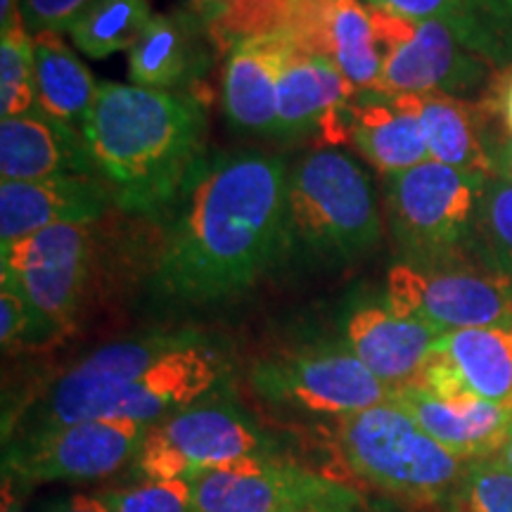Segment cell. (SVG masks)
Returning a JSON list of instances; mask_svg holds the SVG:
<instances>
[{
	"label": "cell",
	"instance_id": "9",
	"mask_svg": "<svg viewBox=\"0 0 512 512\" xmlns=\"http://www.w3.org/2000/svg\"><path fill=\"white\" fill-rule=\"evenodd\" d=\"M382 50V74L377 93H475L489 79V62L472 53L444 24L413 19L368 5Z\"/></svg>",
	"mask_w": 512,
	"mask_h": 512
},
{
	"label": "cell",
	"instance_id": "23",
	"mask_svg": "<svg viewBox=\"0 0 512 512\" xmlns=\"http://www.w3.org/2000/svg\"><path fill=\"white\" fill-rule=\"evenodd\" d=\"M373 8L444 24L494 69L512 64V0H366Z\"/></svg>",
	"mask_w": 512,
	"mask_h": 512
},
{
	"label": "cell",
	"instance_id": "42",
	"mask_svg": "<svg viewBox=\"0 0 512 512\" xmlns=\"http://www.w3.org/2000/svg\"><path fill=\"white\" fill-rule=\"evenodd\" d=\"M5 512H19V510H5Z\"/></svg>",
	"mask_w": 512,
	"mask_h": 512
},
{
	"label": "cell",
	"instance_id": "12",
	"mask_svg": "<svg viewBox=\"0 0 512 512\" xmlns=\"http://www.w3.org/2000/svg\"><path fill=\"white\" fill-rule=\"evenodd\" d=\"M93 261V223H62L0 247V280L22 294L57 335L79 313Z\"/></svg>",
	"mask_w": 512,
	"mask_h": 512
},
{
	"label": "cell",
	"instance_id": "31",
	"mask_svg": "<svg viewBox=\"0 0 512 512\" xmlns=\"http://www.w3.org/2000/svg\"><path fill=\"white\" fill-rule=\"evenodd\" d=\"M451 512H512V470L498 458L467 463L458 489L448 501Z\"/></svg>",
	"mask_w": 512,
	"mask_h": 512
},
{
	"label": "cell",
	"instance_id": "11",
	"mask_svg": "<svg viewBox=\"0 0 512 512\" xmlns=\"http://www.w3.org/2000/svg\"><path fill=\"white\" fill-rule=\"evenodd\" d=\"M382 299L396 313L441 332L512 323V285L482 264L418 268L396 264Z\"/></svg>",
	"mask_w": 512,
	"mask_h": 512
},
{
	"label": "cell",
	"instance_id": "26",
	"mask_svg": "<svg viewBox=\"0 0 512 512\" xmlns=\"http://www.w3.org/2000/svg\"><path fill=\"white\" fill-rule=\"evenodd\" d=\"M34 64L36 110L55 124L81 131L100 81L55 31L34 36Z\"/></svg>",
	"mask_w": 512,
	"mask_h": 512
},
{
	"label": "cell",
	"instance_id": "6",
	"mask_svg": "<svg viewBox=\"0 0 512 512\" xmlns=\"http://www.w3.org/2000/svg\"><path fill=\"white\" fill-rule=\"evenodd\" d=\"M264 453H278V441L228 389L147 425L136 458L128 465V477L133 482H192L216 467Z\"/></svg>",
	"mask_w": 512,
	"mask_h": 512
},
{
	"label": "cell",
	"instance_id": "40",
	"mask_svg": "<svg viewBox=\"0 0 512 512\" xmlns=\"http://www.w3.org/2000/svg\"><path fill=\"white\" fill-rule=\"evenodd\" d=\"M501 107H503L505 124H508V131L512 133V76L508 79V86H505V93H503Z\"/></svg>",
	"mask_w": 512,
	"mask_h": 512
},
{
	"label": "cell",
	"instance_id": "37",
	"mask_svg": "<svg viewBox=\"0 0 512 512\" xmlns=\"http://www.w3.org/2000/svg\"><path fill=\"white\" fill-rule=\"evenodd\" d=\"M185 5H188L190 12H195V15L207 24L209 31H214L219 27L223 15H226L230 0H185Z\"/></svg>",
	"mask_w": 512,
	"mask_h": 512
},
{
	"label": "cell",
	"instance_id": "14",
	"mask_svg": "<svg viewBox=\"0 0 512 512\" xmlns=\"http://www.w3.org/2000/svg\"><path fill=\"white\" fill-rule=\"evenodd\" d=\"M190 484L195 512H287L325 494L335 479L264 453L204 472Z\"/></svg>",
	"mask_w": 512,
	"mask_h": 512
},
{
	"label": "cell",
	"instance_id": "24",
	"mask_svg": "<svg viewBox=\"0 0 512 512\" xmlns=\"http://www.w3.org/2000/svg\"><path fill=\"white\" fill-rule=\"evenodd\" d=\"M349 143L382 176L408 171L430 159L418 119L380 93L351 102Z\"/></svg>",
	"mask_w": 512,
	"mask_h": 512
},
{
	"label": "cell",
	"instance_id": "38",
	"mask_svg": "<svg viewBox=\"0 0 512 512\" xmlns=\"http://www.w3.org/2000/svg\"><path fill=\"white\" fill-rule=\"evenodd\" d=\"M494 176L512 183V133L501 143H494Z\"/></svg>",
	"mask_w": 512,
	"mask_h": 512
},
{
	"label": "cell",
	"instance_id": "19",
	"mask_svg": "<svg viewBox=\"0 0 512 512\" xmlns=\"http://www.w3.org/2000/svg\"><path fill=\"white\" fill-rule=\"evenodd\" d=\"M297 50L302 48L283 34L247 36L230 48L223 69V112L230 124L275 136L280 76Z\"/></svg>",
	"mask_w": 512,
	"mask_h": 512
},
{
	"label": "cell",
	"instance_id": "33",
	"mask_svg": "<svg viewBox=\"0 0 512 512\" xmlns=\"http://www.w3.org/2000/svg\"><path fill=\"white\" fill-rule=\"evenodd\" d=\"M57 332L10 283L0 280V342L3 349L48 342Z\"/></svg>",
	"mask_w": 512,
	"mask_h": 512
},
{
	"label": "cell",
	"instance_id": "8",
	"mask_svg": "<svg viewBox=\"0 0 512 512\" xmlns=\"http://www.w3.org/2000/svg\"><path fill=\"white\" fill-rule=\"evenodd\" d=\"M147 425L133 420H83L5 441V479L22 486L98 482L131 465Z\"/></svg>",
	"mask_w": 512,
	"mask_h": 512
},
{
	"label": "cell",
	"instance_id": "2",
	"mask_svg": "<svg viewBox=\"0 0 512 512\" xmlns=\"http://www.w3.org/2000/svg\"><path fill=\"white\" fill-rule=\"evenodd\" d=\"M207 105L192 91L100 81L81 133L93 174L128 214L166 219L207 159Z\"/></svg>",
	"mask_w": 512,
	"mask_h": 512
},
{
	"label": "cell",
	"instance_id": "7",
	"mask_svg": "<svg viewBox=\"0 0 512 512\" xmlns=\"http://www.w3.org/2000/svg\"><path fill=\"white\" fill-rule=\"evenodd\" d=\"M249 384L271 408L304 418L342 420L392 401V387L370 373L339 339L261 358Z\"/></svg>",
	"mask_w": 512,
	"mask_h": 512
},
{
	"label": "cell",
	"instance_id": "25",
	"mask_svg": "<svg viewBox=\"0 0 512 512\" xmlns=\"http://www.w3.org/2000/svg\"><path fill=\"white\" fill-rule=\"evenodd\" d=\"M434 354L467 394L512 406V323L444 332Z\"/></svg>",
	"mask_w": 512,
	"mask_h": 512
},
{
	"label": "cell",
	"instance_id": "16",
	"mask_svg": "<svg viewBox=\"0 0 512 512\" xmlns=\"http://www.w3.org/2000/svg\"><path fill=\"white\" fill-rule=\"evenodd\" d=\"M392 403L465 463L496 458L512 427V406L477 399L472 394L439 396L418 382L396 387Z\"/></svg>",
	"mask_w": 512,
	"mask_h": 512
},
{
	"label": "cell",
	"instance_id": "28",
	"mask_svg": "<svg viewBox=\"0 0 512 512\" xmlns=\"http://www.w3.org/2000/svg\"><path fill=\"white\" fill-rule=\"evenodd\" d=\"M155 17L147 0H91L69 27L74 46L91 60L131 53Z\"/></svg>",
	"mask_w": 512,
	"mask_h": 512
},
{
	"label": "cell",
	"instance_id": "36",
	"mask_svg": "<svg viewBox=\"0 0 512 512\" xmlns=\"http://www.w3.org/2000/svg\"><path fill=\"white\" fill-rule=\"evenodd\" d=\"M38 512H112L107 508V503L102 501V496H83V494H74V496H62L55 498L43 505Z\"/></svg>",
	"mask_w": 512,
	"mask_h": 512
},
{
	"label": "cell",
	"instance_id": "39",
	"mask_svg": "<svg viewBox=\"0 0 512 512\" xmlns=\"http://www.w3.org/2000/svg\"><path fill=\"white\" fill-rule=\"evenodd\" d=\"M24 24L22 0H0V31H8Z\"/></svg>",
	"mask_w": 512,
	"mask_h": 512
},
{
	"label": "cell",
	"instance_id": "27",
	"mask_svg": "<svg viewBox=\"0 0 512 512\" xmlns=\"http://www.w3.org/2000/svg\"><path fill=\"white\" fill-rule=\"evenodd\" d=\"M328 57L358 93H377L382 50L366 0H335L328 19Z\"/></svg>",
	"mask_w": 512,
	"mask_h": 512
},
{
	"label": "cell",
	"instance_id": "35",
	"mask_svg": "<svg viewBox=\"0 0 512 512\" xmlns=\"http://www.w3.org/2000/svg\"><path fill=\"white\" fill-rule=\"evenodd\" d=\"M287 512H389L382 503L370 501L361 491L351 489V486L335 482L325 494H320L311 501H306L297 508Z\"/></svg>",
	"mask_w": 512,
	"mask_h": 512
},
{
	"label": "cell",
	"instance_id": "29",
	"mask_svg": "<svg viewBox=\"0 0 512 512\" xmlns=\"http://www.w3.org/2000/svg\"><path fill=\"white\" fill-rule=\"evenodd\" d=\"M472 254L477 264L512 285V183L489 178L477 209Z\"/></svg>",
	"mask_w": 512,
	"mask_h": 512
},
{
	"label": "cell",
	"instance_id": "41",
	"mask_svg": "<svg viewBox=\"0 0 512 512\" xmlns=\"http://www.w3.org/2000/svg\"><path fill=\"white\" fill-rule=\"evenodd\" d=\"M496 458L501 460V463H503L505 467H510V470H512V427H510L508 441H505L503 448H501V451H498V456H496Z\"/></svg>",
	"mask_w": 512,
	"mask_h": 512
},
{
	"label": "cell",
	"instance_id": "1",
	"mask_svg": "<svg viewBox=\"0 0 512 512\" xmlns=\"http://www.w3.org/2000/svg\"><path fill=\"white\" fill-rule=\"evenodd\" d=\"M287 166L264 152L209 155L169 211L152 287L174 304H219L247 292L290 254Z\"/></svg>",
	"mask_w": 512,
	"mask_h": 512
},
{
	"label": "cell",
	"instance_id": "32",
	"mask_svg": "<svg viewBox=\"0 0 512 512\" xmlns=\"http://www.w3.org/2000/svg\"><path fill=\"white\" fill-rule=\"evenodd\" d=\"M100 496L112 512H195L188 479H145Z\"/></svg>",
	"mask_w": 512,
	"mask_h": 512
},
{
	"label": "cell",
	"instance_id": "15",
	"mask_svg": "<svg viewBox=\"0 0 512 512\" xmlns=\"http://www.w3.org/2000/svg\"><path fill=\"white\" fill-rule=\"evenodd\" d=\"M441 335L425 320L396 313L384 299L358 302L339 320V342L392 389L418 380Z\"/></svg>",
	"mask_w": 512,
	"mask_h": 512
},
{
	"label": "cell",
	"instance_id": "22",
	"mask_svg": "<svg viewBox=\"0 0 512 512\" xmlns=\"http://www.w3.org/2000/svg\"><path fill=\"white\" fill-rule=\"evenodd\" d=\"M358 93L330 57L297 50L278 86L275 136L299 138L323 128L325 121L354 102Z\"/></svg>",
	"mask_w": 512,
	"mask_h": 512
},
{
	"label": "cell",
	"instance_id": "30",
	"mask_svg": "<svg viewBox=\"0 0 512 512\" xmlns=\"http://www.w3.org/2000/svg\"><path fill=\"white\" fill-rule=\"evenodd\" d=\"M34 36L24 24L0 31V119L36 110Z\"/></svg>",
	"mask_w": 512,
	"mask_h": 512
},
{
	"label": "cell",
	"instance_id": "20",
	"mask_svg": "<svg viewBox=\"0 0 512 512\" xmlns=\"http://www.w3.org/2000/svg\"><path fill=\"white\" fill-rule=\"evenodd\" d=\"M93 176L81 131L55 124L38 110L0 119V181Z\"/></svg>",
	"mask_w": 512,
	"mask_h": 512
},
{
	"label": "cell",
	"instance_id": "21",
	"mask_svg": "<svg viewBox=\"0 0 512 512\" xmlns=\"http://www.w3.org/2000/svg\"><path fill=\"white\" fill-rule=\"evenodd\" d=\"M394 100L418 119L430 159L484 181L494 178V143L475 107L446 93L396 95Z\"/></svg>",
	"mask_w": 512,
	"mask_h": 512
},
{
	"label": "cell",
	"instance_id": "17",
	"mask_svg": "<svg viewBox=\"0 0 512 512\" xmlns=\"http://www.w3.org/2000/svg\"><path fill=\"white\" fill-rule=\"evenodd\" d=\"M112 197L93 176L0 181V247L62 223H95Z\"/></svg>",
	"mask_w": 512,
	"mask_h": 512
},
{
	"label": "cell",
	"instance_id": "4",
	"mask_svg": "<svg viewBox=\"0 0 512 512\" xmlns=\"http://www.w3.org/2000/svg\"><path fill=\"white\" fill-rule=\"evenodd\" d=\"M337 446L356 477L406 503L448 505L467 467L392 401L337 420Z\"/></svg>",
	"mask_w": 512,
	"mask_h": 512
},
{
	"label": "cell",
	"instance_id": "34",
	"mask_svg": "<svg viewBox=\"0 0 512 512\" xmlns=\"http://www.w3.org/2000/svg\"><path fill=\"white\" fill-rule=\"evenodd\" d=\"M91 0H22L24 27L31 36L43 31L62 34L72 27L76 17L86 10Z\"/></svg>",
	"mask_w": 512,
	"mask_h": 512
},
{
	"label": "cell",
	"instance_id": "3",
	"mask_svg": "<svg viewBox=\"0 0 512 512\" xmlns=\"http://www.w3.org/2000/svg\"><path fill=\"white\" fill-rule=\"evenodd\" d=\"M287 245L313 259L351 261L382 238L375 188L356 159L316 150L287 171Z\"/></svg>",
	"mask_w": 512,
	"mask_h": 512
},
{
	"label": "cell",
	"instance_id": "5",
	"mask_svg": "<svg viewBox=\"0 0 512 512\" xmlns=\"http://www.w3.org/2000/svg\"><path fill=\"white\" fill-rule=\"evenodd\" d=\"M384 209L401 264L434 268L465 264L472 254L484 178L427 159L382 176ZM477 261V259H475Z\"/></svg>",
	"mask_w": 512,
	"mask_h": 512
},
{
	"label": "cell",
	"instance_id": "10",
	"mask_svg": "<svg viewBox=\"0 0 512 512\" xmlns=\"http://www.w3.org/2000/svg\"><path fill=\"white\" fill-rule=\"evenodd\" d=\"M195 335V330L152 332V335L119 339V342H110L91 351L50 384L48 392L19 422L15 434L53 430V427L74 425L83 420H100L114 394L143 375L159 358L188 344Z\"/></svg>",
	"mask_w": 512,
	"mask_h": 512
},
{
	"label": "cell",
	"instance_id": "18",
	"mask_svg": "<svg viewBox=\"0 0 512 512\" xmlns=\"http://www.w3.org/2000/svg\"><path fill=\"white\" fill-rule=\"evenodd\" d=\"M216 46L207 24L195 12L155 15L128 53L133 86L152 91H190L214 62Z\"/></svg>",
	"mask_w": 512,
	"mask_h": 512
},
{
	"label": "cell",
	"instance_id": "13",
	"mask_svg": "<svg viewBox=\"0 0 512 512\" xmlns=\"http://www.w3.org/2000/svg\"><path fill=\"white\" fill-rule=\"evenodd\" d=\"M230 389V363L197 332L188 344L152 363L143 375L112 396L100 418L152 422Z\"/></svg>",
	"mask_w": 512,
	"mask_h": 512
}]
</instances>
